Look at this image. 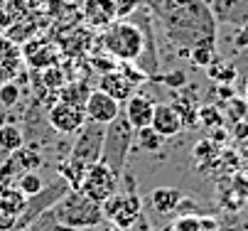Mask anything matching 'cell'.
<instances>
[{
    "instance_id": "obj_1",
    "label": "cell",
    "mask_w": 248,
    "mask_h": 231,
    "mask_svg": "<svg viewBox=\"0 0 248 231\" xmlns=\"http://www.w3.org/2000/svg\"><path fill=\"white\" fill-rule=\"evenodd\" d=\"M145 3L162 20L167 37L177 47H185V54L197 45L217 42V17L204 0H145Z\"/></svg>"
},
{
    "instance_id": "obj_2",
    "label": "cell",
    "mask_w": 248,
    "mask_h": 231,
    "mask_svg": "<svg viewBox=\"0 0 248 231\" xmlns=\"http://www.w3.org/2000/svg\"><path fill=\"white\" fill-rule=\"evenodd\" d=\"M101 45L116 62H138L145 52V32L128 17H118L101 32Z\"/></svg>"
},
{
    "instance_id": "obj_3",
    "label": "cell",
    "mask_w": 248,
    "mask_h": 231,
    "mask_svg": "<svg viewBox=\"0 0 248 231\" xmlns=\"http://www.w3.org/2000/svg\"><path fill=\"white\" fill-rule=\"evenodd\" d=\"M57 221L66 229H74V231H86L93 229L103 221V209L98 202L89 200V197L79 189H69L62 202H57L52 207Z\"/></svg>"
},
{
    "instance_id": "obj_4",
    "label": "cell",
    "mask_w": 248,
    "mask_h": 231,
    "mask_svg": "<svg viewBox=\"0 0 248 231\" xmlns=\"http://www.w3.org/2000/svg\"><path fill=\"white\" fill-rule=\"evenodd\" d=\"M135 143V128L128 123L125 113L121 111L108 125H106V133H103V153H101V160L106 165L123 175L125 170V160H128V153Z\"/></svg>"
},
{
    "instance_id": "obj_5",
    "label": "cell",
    "mask_w": 248,
    "mask_h": 231,
    "mask_svg": "<svg viewBox=\"0 0 248 231\" xmlns=\"http://www.w3.org/2000/svg\"><path fill=\"white\" fill-rule=\"evenodd\" d=\"M125 182H128L125 192H116L106 202H101L103 219H108L121 231H130L133 224L140 219V214H143V200H140V194H135L133 177L125 175Z\"/></svg>"
},
{
    "instance_id": "obj_6",
    "label": "cell",
    "mask_w": 248,
    "mask_h": 231,
    "mask_svg": "<svg viewBox=\"0 0 248 231\" xmlns=\"http://www.w3.org/2000/svg\"><path fill=\"white\" fill-rule=\"evenodd\" d=\"M118 180H121V175L111 168V165L98 160V162L91 165V168H86V175L79 185V192H84L89 200L101 204V202L108 200L111 194L118 192Z\"/></svg>"
},
{
    "instance_id": "obj_7",
    "label": "cell",
    "mask_w": 248,
    "mask_h": 231,
    "mask_svg": "<svg viewBox=\"0 0 248 231\" xmlns=\"http://www.w3.org/2000/svg\"><path fill=\"white\" fill-rule=\"evenodd\" d=\"M143 79H145V74L140 69H133V62H121V67H116L113 72L101 74L98 89L106 91L108 96H113L118 104H125L135 93V86Z\"/></svg>"
},
{
    "instance_id": "obj_8",
    "label": "cell",
    "mask_w": 248,
    "mask_h": 231,
    "mask_svg": "<svg viewBox=\"0 0 248 231\" xmlns=\"http://www.w3.org/2000/svg\"><path fill=\"white\" fill-rule=\"evenodd\" d=\"M69 189H72V187H69L62 177H57V180L47 182V185L42 187V192L27 197V207H25L22 216L17 219V229H27L42 212H47V209H52L57 202H62V197H64Z\"/></svg>"
},
{
    "instance_id": "obj_9",
    "label": "cell",
    "mask_w": 248,
    "mask_h": 231,
    "mask_svg": "<svg viewBox=\"0 0 248 231\" xmlns=\"http://www.w3.org/2000/svg\"><path fill=\"white\" fill-rule=\"evenodd\" d=\"M103 133H106V125L86 121V123L81 125V130L77 133V140H74L72 150H69V157H74V160L84 162L86 168H91L93 162L101 160V153H103Z\"/></svg>"
},
{
    "instance_id": "obj_10",
    "label": "cell",
    "mask_w": 248,
    "mask_h": 231,
    "mask_svg": "<svg viewBox=\"0 0 248 231\" xmlns=\"http://www.w3.org/2000/svg\"><path fill=\"white\" fill-rule=\"evenodd\" d=\"M49 125L57 130V133H62V136H77L79 130H81V125L86 123V113H84V108L81 106H77V104H69V101H59L49 108Z\"/></svg>"
},
{
    "instance_id": "obj_11",
    "label": "cell",
    "mask_w": 248,
    "mask_h": 231,
    "mask_svg": "<svg viewBox=\"0 0 248 231\" xmlns=\"http://www.w3.org/2000/svg\"><path fill=\"white\" fill-rule=\"evenodd\" d=\"M84 113H86V121L91 123H101V125H108L118 113H121V104L116 101L113 96H108L101 89H91L86 104H84Z\"/></svg>"
},
{
    "instance_id": "obj_12",
    "label": "cell",
    "mask_w": 248,
    "mask_h": 231,
    "mask_svg": "<svg viewBox=\"0 0 248 231\" xmlns=\"http://www.w3.org/2000/svg\"><path fill=\"white\" fill-rule=\"evenodd\" d=\"M81 20L89 30H106L118 20V8L113 0H84L81 3Z\"/></svg>"
},
{
    "instance_id": "obj_13",
    "label": "cell",
    "mask_w": 248,
    "mask_h": 231,
    "mask_svg": "<svg viewBox=\"0 0 248 231\" xmlns=\"http://www.w3.org/2000/svg\"><path fill=\"white\" fill-rule=\"evenodd\" d=\"M128 123L138 130V128H145L153 123V113H155V101L145 93H133L128 101H125V108H123Z\"/></svg>"
},
{
    "instance_id": "obj_14",
    "label": "cell",
    "mask_w": 248,
    "mask_h": 231,
    "mask_svg": "<svg viewBox=\"0 0 248 231\" xmlns=\"http://www.w3.org/2000/svg\"><path fill=\"white\" fill-rule=\"evenodd\" d=\"M162 138H172L185 128L182 116L172 104H155V113H153V123H150Z\"/></svg>"
},
{
    "instance_id": "obj_15",
    "label": "cell",
    "mask_w": 248,
    "mask_h": 231,
    "mask_svg": "<svg viewBox=\"0 0 248 231\" xmlns=\"http://www.w3.org/2000/svg\"><path fill=\"white\" fill-rule=\"evenodd\" d=\"M217 22H231V25H246L248 22V0H214L211 3Z\"/></svg>"
},
{
    "instance_id": "obj_16",
    "label": "cell",
    "mask_w": 248,
    "mask_h": 231,
    "mask_svg": "<svg viewBox=\"0 0 248 231\" xmlns=\"http://www.w3.org/2000/svg\"><path fill=\"white\" fill-rule=\"evenodd\" d=\"M20 64H22V52L17 49V45L0 37V84L13 81V77L20 72Z\"/></svg>"
},
{
    "instance_id": "obj_17",
    "label": "cell",
    "mask_w": 248,
    "mask_h": 231,
    "mask_svg": "<svg viewBox=\"0 0 248 231\" xmlns=\"http://www.w3.org/2000/svg\"><path fill=\"white\" fill-rule=\"evenodd\" d=\"M182 192L177 187H157L153 189L150 194V207L157 212V214H172L182 207Z\"/></svg>"
},
{
    "instance_id": "obj_18",
    "label": "cell",
    "mask_w": 248,
    "mask_h": 231,
    "mask_svg": "<svg viewBox=\"0 0 248 231\" xmlns=\"http://www.w3.org/2000/svg\"><path fill=\"white\" fill-rule=\"evenodd\" d=\"M57 175L72 187V189H79V185H81V180H84V175H86V165L84 162H79V160H74V157H64L59 165H57Z\"/></svg>"
},
{
    "instance_id": "obj_19",
    "label": "cell",
    "mask_w": 248,
    "mask_h": 231,
    "mask_svg": "<svg viewBox=\"0 0 248 231\" xmlns=\"http://www.w3.org/2000/svg\"><path fill=\"white\" fill-rule=\"evenodd\" d=\"M0 207L8 209L10 214H15L20 219L25 207H27V197L17 187H5V189H0Z\"/></svg>"
},
{
    "instance_id": "obj_20",
    "label": "cell",
    "mask_w": 248,
    "mask_h": 231,
    "mask_svg": "<svg viewBox=\"0 0 248 231\" xmlns=\"http://www.w3.org/2000/svg\"><path fill=\"white\" fill-rule=\"evenodd\" d=\"M25 145V136H22V130L13 123H3L0 125V150L3 153H13L17 148Z\"/></svg>"
},
{
    "instance_id": "obj_21",
    "label": "cell",
    "mask_w": 248,
    "mask_h": 231,
    "mask_svg": "<svg viewBox=\"0 0 248 231\" xmlns=\"http://www.w3.org/2000/svg\"><path fill=\"white\" fill-rule=\"evenodd\" d=\"M162 143H165V138L157 133L153 125H145V128H138L135 130V145L148 150V153H157L162 148Z\"/></svg>"
},
{
    "instance_id": "obj_22",
    "label": "cell",
    "mask_w": 248,
    "mask_h": 231,
    "mask_svg": "<svg viewBox=\"0 0 248 231\" xmlns=\"http://www.w3.org/2000/svg\"><path fill=\"white\" fill-rule=\"evenodd\" d=\"M206 74H209V79H214V81H219V84H231L233 79H236V67L231 62H221L219 57L214 59L206 67Z\"/></svg>"
},
{
    "instance_id": "obj_23",
    "label": "cell",
    "mask_w": 248,
    "mask_h": 231,
    "mask_svg": "<svg viewBox=\"0 0 248 231\" xmlns=\"http://www.w3.org/2000/svg\"><path fill=\"white\" fill-rule=\"evenodd\" d=\"M89 93H91V89H89L84 81H74V84H66V86L59 91V98H62V101L77 104V106H81V108H84Z\"/></svg>"
},
{
    "instance_id": "obj_24",
    "label": "cell",
    "mask_w": 248,
    "mask_h": 231,
    "mask_svg": "<svg viewBox=\"0 0 248 231\" xmlns=\"http://www.w3.org/2000/svg\"><path fill=\"white\" fill-rule=\"evenodd\" d=\"M47 182L37 175V170L34 172H22L17 180H15V187L25 194V197H32V194H37V192H42V187H45Z\"/></svg>"
},
{
    "instance_id": "obj_25",
    "label": "cell",
    "mask_w": 248,
    "mask_h": 231,
    "mask_svg": "<svg viewBox=\"0 0 248 231\" xmlns=\"http://www.w3.org/2000/svg\"><path fill=\"white\" fill-rule=\"evenodd\" d=\"M187 57L192 59V64L206 69L209 64L217 59V49H214V45H197V47H192V49L187 52Z\"/></svg>"
},
{
    "instance_id": "obj_26",
    "label": "cell",
    "mask_w": 248,
    "mask_h": 231,
    "mask_svg": "<svg viewBox=\"0 0 248 231\" xmlns=\"http://www.w3.org/2000/svg\"><path fill=\"white\" fill-rule=\"evenodd\" d=\"M27 231H66V226H62V224L57 221L54 212L47 209V212H42L37 219L27 226Z\"/></svg>"
},
{
    "instance_id": "obj_27",
    "label": "cell",
    "mask_w": 248,
    "mask_h": 231,
    "mask_svg": "<svg viewBox=\"0 0 248 231\" xmlns=\"http://www.w3.org/2000/svg\"><path fill=\"white\" fill-rule=\"evenodd\" d=\"M17 101H20V86L15 81L0 84V106H3V108H13Z\"/></svg>"
},
{
    "instance_id": "obj_28",
    "label": "cell",
    "mask_w": 248,
    "mask_h": 231,
    "mask_svg": "<svg viewBox=\"0 0 248 231\" xmlns=\"http://www.w3.org/2000/svg\"><path fill=\"white\" fill-rule=\"evenodd\" d=\"M177 231H206L204 229V221L199 216H182L180 221H174Z\"/></svg>"
},
{
    "instance_id": "obj_29",
    "label": "cell",
    "mask_w": 248,
    "mask_h": 231,
    "mask_svg": "<svg viewBox=\"0 0 248 231\" xmlns=\"http://www.w3.org/2000/svg\"><path fill=\"white\" fill-rule=\"evenodd\" d=\"M113 3H116V8H118V17H128L130 13L138 10L140 0H113Z\"/></svg>"
},
{
    "instance_id": "obj_30",
    "label": "cell",
    "mask_w": 248,
    "mask_h": 231,
    "mask_svg": "<svg viewBox=\"0 0 248 231\" xmlns=\"http://www.w3.org/2000/svg\"><path fill=\"white\" fill-rule=\"evenodd\" d=\"M13 229H17V216L0 207V231H13Z\"/></svg>"
},
{
    "instance_id": "obj_31",
    "label": "cell",
    "mask_w": 248,
    "mask_h": 231,
    "mask_svg": "<svg viewBox=\"0 0 248 231\" xmlns=\"http://www.w3.org/2000/svg\"><path fill=\"white\" fill-rule=\"evenodd\" d=\"M233 47L236 49H246L248 47V22L246 25H238V32L233 35Z\"/></svg>"
},
{
    "instance_id": "obj_32",
    "label": "cell",
    "mask_w": 248,
    "mask_h": 231,
    "mask_svg": "<svg viewBox=\"0 0 248 231\" xmlns=\"http://www.w3.org/2000/svg\"><path fill=\"white\" fill-rule=\"evenodd\" d=\"M197 116H199L202 121H206V125H217V123H221V116H219L217 108H202Z\"/></svg>"
},
{
    "instance_id": "obj_33",
    "label": "cell",
    "mask_w": 248,
    "mask_h": 231,
    "mask_svg": "<svg viewBox=\"0 0 248 231\" xmlns=\"http://www.w3.org/2000/svg\"><path fill=\"white\" fill-rule=\"evenodd\" d=\"M231 113H233L236 118H243V116L248 113V104L241 101V98H233V101H231Z\"/></svg>"
},
{
    "instance_id": "obj_34",
    "label": "cell",
    "mask_w": 248,
    "mask_h": 231,
    "mask_svg": "<svg viewBox=\"0 0 248 231\" xmlns=\"http://www.w3.org/2000/svg\"><path fill=\"white\" fill-rule=\"evenodd\" d=\"M229 231H246V229H241V226H238V229H229Z\"/></svg>"
},
{
    "instance_id": "obj_35",
    "label": "cell",
    "mask_w": 248,
    "mask_h": 231,
    "mask_svg": "<svg viewBox=\"0 0 248 231\" xmlns=\"http://www.w3.org/2000/svg\"><path fill=\"white\" fill-rule=\"evenodd\" d=\"M13 231H27V229H13Z\"/></svg>"
}]
</instances>
